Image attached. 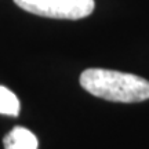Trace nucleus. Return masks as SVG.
Segmentation results:
<instances>
[{"label":"nucleus","instance_id":"nucleus-1","mask_svg":"<svg viewBox=\"0 0 149 149\" xmlns=\"http://www.w3.org/2000/svg\"><path fill=\"white\" fill-rule=\"evenodd\" d=\"M80 86L91 95L112 102H142L149 100V80L133 73L90 68L80 74Z\"/></svg>","mask_w":149,"mask_h":149},{"label":"nucleus","instance_id":"nucleus-2","mask_svg":"<svg viewBox=\"0 0 149 149\" xmlns=\"http://www.w3.org/2000/svg\"><path fill=\"white\" fill-rule=\"evenodd\" d=\"M22 10L57 19H81L94 11V0H14Z\"/></svg>","mask_w":149,"mask_h":149},{"label":"nucleus","instance_id":"nucleus-3","mask_svg":"<svg viewBox=\"0 0 149 149\" xmlns=\"http://www.w3.org/2000/svg\"><path fill=\"white\" fill-rule=\"evenodd\" d=\"M6 149H37L36 135L22 126H15L10 133L3 138Z\"/></svg>","mask_w":149,"mask_h":149},{"label":"nucleus","instance_id":"nucleus-4","mask_svg":"<svg viewBox=\"0 0 149 149\" xmlns=\"http://www.w3.org/2000/svg\"><path fill=\"white\" fill-rule=\"evenodd\" d=\"M21 111L19 100L11 90L4 86H0V115L7 116H18Z\"/></svg>","mask_w":149,"mask_h":149}]
</instances>
